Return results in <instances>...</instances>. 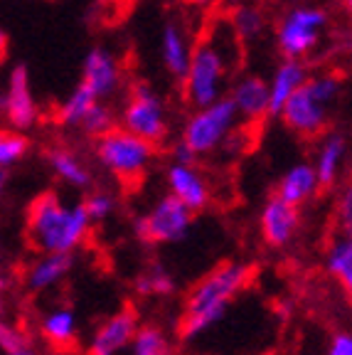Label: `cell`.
<instances>
[{
    "mask_svg": "<svg viewBox=\"0 0 352 355\" xmlns=\"http://www.w3.org/2000/svg\"><path fill=\"white\" fill-rule=\"evenodd\" d=\"M28 348V338H25V333L15 326V323H8L0 318V350L6 355L17 353V350H25Z\"/></svg>",
    "mask_w": 352,
    "mask_h": 355,
    "instance_id": "obj_33",
    "label": "cell"
},
{
    "mask_svg": "<svg viewBox=\"0 0 352 355\" xmlns=\"http://www.w3.org/2000/svg\"><path fill=\"white\" fill-rule=\"evenodd\" d=\"M333 222H335L337 237L352 239V180H347L337 195L335 207H333Z\"/></svg>",
    "mask_w": 352,
    "mask_h": 355,
    "instance_id": "obj_31",
    "label": "cell"
},
{
    "mask_svg": "<svg viewBox=\"0 0 352 355\" xmlns=\"http://www.w3.org/2000/svg\"><path fill=\"white\" fill-rule=\"evenodd\" d=\"M6 183H8V173L0 168V193H3V188H6Z\"/></svg>",
    "mask_w": 352,
    "mask_h": 355,
    "instance_id": "obj_40",
    "label": "cell"
},
{
    "mask_svg": "<svg viewBox=\"0 0 352 355\" xmlns=\"http://www.w3.org/2000/svg\"><path fill=\"white\" fill-rule=\"evenodd\" d=\"M308 79V69L301 60H283L274 69V77L269 82V114L279 116L283 104L296 94L298 89Z\"/></svg>",
    "mask_w": 352,
    "mask_h": 355,
    "instance_id": "obj_17",
    "label": "cell"
},
{
    "mask_svg": "<svg viewBox=\"0 0 352 355\" xmlns=\"http://www.w3.org/2000/svg\"><path fill=\"white\" fill-rule=\"evenodd\" d=\"M141 328L133 309H118L94 328L87 343V355H123L133 343V336Z\"/></svg>",
    "mask_w": 352,
    "mask_h": 355,
    "instance_id": "obj_9",
    "label": "cell"
},
{
    "mask_svg": "<svg viewBox=\"0 0 352 355\" xmlns=\"http://www.w3.org/2000/svg\"><path fill=\"white\" fill-rule=\"evenodd\" d=\"M82 205H84V210H87L89 220H91V225H96V222H104L114 215L116 198L111 193H106V190H91V193L82 200Z\"/></svg>",
    "mask_w": 352,
    "mask_h": 355,
    "instance_id": "obj_32",
    "label": "cell"
},
{
    "mask_svg": "<svg viewBox=\"0 0 352 355\" xmlns=\"http://www.w3.org/2000/svg\"><path fill=\"white\" fill-rule=\"evenodd\" d=\"M276 311H279V316H281V318H286V316H288V311H291V304H288V301H283V304L276 306Z\"/></svg>",
    "mask_w": 352,
    "mask_h": 355,
    "instance_id": "obj_36",
    "label": "cell"
},
{
    "mask_svg": "<svg viewBox=\"0 0 352 355\" xmlns=\"http://www.w3.org/2000/svg\"><path fill=\"white\" fill-rule=\"evenodd\" d=\"M42 338L52 343L55 348H69L79 336V321L77 313L67 306H57V309L47 311L39 323Z\"/></svg>",
    "mask_w": 352,
    "mask_h": 355,
    "instance_id": "obj_22",
    "label": "cell"
},
{
    "mask_svg": "<svg viewBox=\"0 0 352 355\" xmlns=\"http://www.w3.org/2000/svg\"><path fill=\"white\" fill-rule=\"evenodd\" d=\"M239 114V121L259 123L269 114V82L261 79L259 74H244L242 79L231 84L229 94H227Z\"/></svg>",
    "mask_w": 352,
    "mask_h": 355,
    "instance_id": "obj_15",
    "label": "cell"
},
{
    "mask_svg": "<svg viewBox=\"0 0 352 355\" xmlns=\"http://www.w3.org/2000/svg\"><path fill=\"white\" fill-rule=\"evenodd\" d=\"M0 316H3V286H0Z\"/></svg>",
    "mask_w": 352,
    "mask_h": 355,
    "instance_id": "obj_42",
    "label": "cell"
},
{
    "mask_svg": "<svg viewBox=\"0 0 352 355\" xmlns=\"http://www.w3.org/2000/svg\"><path fill=\"white\" fill-rule=\"evenodd\" d=\"M121 128L138 139H143L146 144L158 148L170 133V123H168V109L163 96L150 87L148 82L138 79L131 84L121 109Z\"/></svg>",
    "mask_w": 352,
    "mask_h": 355,
    "instance_id": "obj_5",
    "label": "cell"
},
{
    "mask_svg": "<svg viewBox=\"0 0 352 355\" xmlns=\"http://www.w3.org/2000/svg\"><path fill=\"white\" fill-rule=\"evenodd\" d=\"M82 202H64L57 193H42L28 207V234L42 254H74L91 232Z\"/></svg>",
    "mask_w": 352,
    "mask_h": 355,
    "instance_id": "obj_3",
    "label": "cell"
},
{
    "mask_svg": "<svg viewBox=\"0 0 352 355\" xmlns=\"http://www.w3.org/2000/svg\"><path fill=\"white\" fill-rule=\"evenodd\" d=\"M342 8H345V15L350 17V22H352V0H342Z\"/></svg>",
    "mask_w": 352,
    "mask_h": 355,
    "instance_id": "obj_39",
    "label": "cell"
},
{
    "mask_svg": "<svg viewBox=\"0 0 352 355\" xmlns=\"http://www.w3.org/2000/svg\"><path fill=\"white\" fill-rule=\"evenodd\" d=\"M331 15L323 8L298 6L281 17L276 28V44L286 60H301L318 47L320 35L328 25Z\"/></svg>",
    "mask_w": 352,
    "mask_h": 355,
    "instance_id": "obj_8",
    "label": "cell"
},
{
    "mask_svg": "<svg viewBox=\"0 0 352 355\" xmlns=\"http://www.w3.org/2000/svg\"><path fill=\"white\" fill-rule=\"evenodd\" d=\"M10 355H33V353H30V350L25 348V350H17V353H10Z\"/></svg>",
    "mask_w": 352,
    "mask_h": 355,
    "instance_id": "obj_41",
    "label": "cell"
},
{
    "mask_svg": "<svg viewBox=\"0 0 352 355\" xmlns=\"http://www.w3.org/2000/svg\"><path fill=\"white\" fill-rule=\"evenodd\" d=\"M168 195L182 202L187 210L197 215L212 202V188H209L204 173L197 171V166H182V163H170L166 168Z\"/></svg>",
    "mask_w": 352,
    "mask_h": 355,
    "instance_id": "obj_12",
    "label": "cell"
},
{
    "mask_svg": "<svg viewBox=\"0 0 352 355\" xmlns=\"http://www.w3.org/2000/svg\"><path fill=\"white\" fill-rule=\"evenodd\" d=\"M28 150H30L28 136H22V133H17V131L0 128V168H3V171L17 166V163L28 155Z\"/></svg>",
    "mask_w": 352,
    "mask_h": 355,
    "instance_id": "obj_29",
    "label": "cell"
},
{
    "mask_svg": "<svg viewBox=\"0 0 352 355\" xmlns=\"http://www.w3.org/2000/svg\"><path fill=\"white\" fill-rule=\"evenodd\" d=\"M6 50H8V35L0 30V57L6 55Z\"/></svg>",
    "mask_w": 352,
    "mask_h": 355,
    "instance_id": "obj_37",
    "label": "cell"
},
{
    "mask_svg": "<svg viewBox=\"0 0 352 355\" xmlns=\"http://www.w3.org/2000/svg\"><path fill=\"white\" fill-rule=\"evenodd\" d=\"M133 286H136V294L146 296V299H168V296L175 294L177 282L163 264H153L146 272L138 274Z\"/></svg>",
    "mask_w": 352,
    "mask_h": 355,
    "instance_id": "obj_25",
    "label": "cell"
},
{
    "mask_svg": "<svg viewBox=\"0 0 352 355\" xmlns=\"http://www.w3.org/2000/svg\"><path fill=\"white\" fill-rule=\"evenodd\" d=\"M347 155V141L342 133H328L323 136V141L318 144V150H315V161L310 163L318 175L320 188H333L337 183L342 171V163H345Z\"/></svg>",
    "mask_w": 352,
    "mask_h": 355,
    "instance_id": "obj_20",
    "label": "cell"
},
{
    "mask_svg": "<svg viewBox=\"0 0 352 355\" xmlns=\"http://www.w3.org/2000/svg\"><path fill=\"white\" fill-rule=\"evenodd\" d=\"M3 111H6V119L10 123L12 131L22 133L33 128L39 119L37 101L33 96V87H30V74L28 67L17 64L12 67L10 77H8L6 94H3Z\"/></svg>",
    "mask_w": 352,
    "mask_h": 355,
    "instance_id": "obj_10",
    "label": "cell"
},
{
    "mask_svg": "<svg viewBox=\"0 0 352 355\" xmlns=\"http://www.w3.org/2000/svg\"><path fill=\"white\" fill-rule=\"evenodd\" d=\"M118 123H116V114L114 109H111L106 101H96V104L91 106V111H89L87 116H84L82 121V131L87 133V136H94V139H99V136H104V133H109L111 128H116Z\"/></svg>",
    "mask_w": 352,
    "mask_h": 355,
    "instance_id": "obj_30",
    "label": "cell"
},
{
    "mask_svg": "<svg viewBox=\"0 0 352 355\" xmlns=\"http://www.w3.org/2000/svg\"><path fill=\"white\" fill-rule=\"evenodd\" d=\"M47 163H50L52 173L60 178L62 183L69 185V188L87 190L91 185V171H89L87 163L74 150L64 148V146H52L47 150Z\"/></svg>",
    "mask_w": 352,
    "mask_h": 355,
    "instance_id": "obj_21",
    "label": "cell"
},
{
    "mask_svg": "<svg viewBox=\"0 0 352 355\" xmlns=\"http://www.w3.org/2000/svg\"><path fill=\"white\" fill-rule=\"evenodd\" d=\"M128 355H175V345L168 331L158 323H141Z\"/></svg>",
    "mask_w": 352,
    "mask_h": 355,
    "instance_id": "obj_24",
    "label": "cell"
},
{
    "mask_svg": "<svg viewBox=\"0 0 352 355\" xmlns=\"http://www.w3.org/2000/svg\"><path fill=\"white\" fill-rule=\"evenodd\" d=\"M160 55H163V64L175 79L185 77L187 62L193 55V42L187 35L185 25L180 20H170L163 28V37H160Z\"/></svg>",
    "mask_w": 352,
    "mask_h": 355,
    "instance_id": "obj_19",
    "label": "cell"
},
{
    "mask_svg": "<svg viewBox=\"0 0 352 355\" xmlns=\"http://www.w3.org/2000/svg\"><path fill=\"white\" fill-rule=\"evenodd\" d=\"M96 101L99 99H96L84 84H77V87L72 89V94L67 96V99L62 101L60 109H57V121H60L62 126L79 128L84 121V116L91 111V106L96 104Z\"/></svg>",
    "mask_w": 352,
    "mask_h": 355,
    "instance_id": "obj_27",
    "label": "cell"
},
{
    "mask_svg": "<svg viewBox=\"0 0 352 355\" xmlns=\"http://www.w3.org/2000/svg\"><path fill=\"white\" fill-rule=\"evenodd\" d=\"M303 87L308 89V94L313 96L318 104L323 106H331L333 101L340 96V89H342V79L337 77L335 72H323V74H308L306 84Z\"/></svg>",
    "mask_w": 352,
    "mask_h": 355,
    "instance_id": "obj_28",
    "label": "cell"
},
{
    "mask_svg": "<svg viewBox=\"0 0 352 355\" xmlns=\"http://www.w3.org/2000/svg\"><path fill=\"white\" fill-rule=\"evenodd\" d=\"M121 82L123 72L114 52L106 50V47H94V50L87 52L82 64V82L79 84H84L96 99H109L111 94L118 92Z\"/></svg>",
    "mask_w": 352,
    "mask_h": 355,
    "instance_id": "obj_13",
    "label": "cell"
},
{
    "mask_svg": "<svg viewBox=\"0 0 352 355\" xmlns=\"http://www.w3.org/2000/svg\"><path fill=\"white\" fill-rule=\"evenodd\" d=\"M325 355H352V333L340 331L335 333L328 343V353Z\"/></svg>",
    "mask_w": 352,
    "mask_h": 355,
    "instance_id": "obj_34",
    "label": "cell"
},
{
    "mask_svg": "<svg viewBox=\"0 0 352 355\" xmlns=\"http://www.w3.org/2000/svg\"><path fill=\"white\" fill-rule=\"evenodd\" d=\"M254 269L244 261H222L190 286L182 304L180 338L197 340L227 316L229 306L249 286Z\"/></svg>",
    "mask_w": 352,
    "mask_h": 355,
    "instance_id": "obj_2",
    "label": "cell"
},
{
    "mask_svg": "<svg viewBox=\"0 0 352 355\" xmlns=\"http://www.w3.org/2000/svg\"><path fill=\"white\" fill-rule=\"evenodd\" d=\"M298 227H301V207H293L276 195H271L259 212L261 239L271 250H283L296 239Z\"/></svg>",
    "mask_w": 352,
    "mask_h": 355,
    "instance_id": "obj_11",
    "label": "cell"
},
{
    "mask_svg": "<svg viewBox=\"0 0 352 355\" xmlns=\"http://www.w3.org/2000/svg\"><path fill=\"white\" fill-rule=\"evenodd\" d=\"M229 25L237 35L239 42H249V40H259L266 30V12L256 6H239L229 10Z\"/></svg>",
    "mask_w": 352,
    "mask_h": 355,
    "instance_id": "obj_26",
    "label": "cell"
},
{
    "mask_svg": "<svg viewBox=\"0 0 352 355\" xmlns=\"http://www.w3.org/2000/svg\"><path fill=\"white\" fill-rule=\"evenodd\" d=\"M320 190L323 188H320L313 166L310 163H296V166H291L281 175V180L276 183L274 195L283 200V202H288V205L301 207L306 202H310Z\"/></svg>",
    "mask_w": 352,
    "mask_h": 355,
    "instance_id": "obj_16",
    "label": "cell"
},
{
    "mask_svg": "<svg viewBox=\"0 0 352 355\" xmlns=\"http://www.w3.org/2000/svg\"><path fill=\"white\" fill-rule=\"evenodd\" d=\"M279 119L291 128L293 133L303 136V139H315L325 131L328 126V106L318 104L313 96L308 94V89L301 87L291 99L283 104Z\"/></svg>",
    "mask_w": 352,
    "mask_h": 355,
    "instance_id": "obj_14",
    "label": "cell"
},
{
    "mask_svg": "<svg viewBox=\"0 0 352 355\" xmlns=\"http://www.w3.org/2000/svg\"><path fill=\"white\" fill-rule=\"evenodd\" d=\"M325 269L352 299V239L335 237L325 250Z\"/></svg>",
    "mask_w": 352,
    "mask_h": 355,
    "instance_id": "obj_23",
    "label": "cell"
},
{
    "mask_svg": "<svg viewBox=\"0 0 352 355\" xmlns=\"http://www.w3.org/2000/svg\"><path fill=\"white\" fill-rule=\"evenodd\" d=\"M237 126L239 114L229 96H225V99L204 106V109H195L187 116L180 133V144H185L197 158L200 155H209L225 146V141L234 133Z\"/></svg>",
    "mask_w": 352,
    "mask_h": 355,
    "instance_id": "obj_6",
    "label": "cell"
},
{
    "mask_svg": "<svg viewBox=\"0 0 352 355\" xmlns=\"http://www.w3.org/2000/svg\"><path fill=\"white\" fill-rule=\"evenodd\" d=\"M222 3H225V6L229 8V10H234V8H239V6H244V0H222Z\"/></svg>",
    "mask_w": 352,
    "mask_h": 355,
    "instance_id": "obj_38",
    "label": "cell"
},
{
    "mask_svg": "<svg viewBox=\"0 0 352 355\" xmlns=\"http://www.w3.org/2000/svg\"><path fill=\"white\" fill-rule=\"evenodd\" d=\"M94 155L99 163L123 183H138L148 173L155 158V146L146 144L133 133L123 131L121 126L111 128L109 133L99 136L94 144Z\"/></svg>",
    "mask_w": 352,
    "mask_h": 355,
    "instance_id": "obj_4",
    "label": "cell"
},
{
    "mask_svg": "<svg viewBox=\"0 0 352 355\" xmlns=\"http://www.w3.org/2000/svg\"><path fill=\"white\" fill-rule=\"evenodd\" d=\"M195 161H197V155H195L193 150L187 148L185 144H180V141H177V144L173 146V163H182V166H195Z\"/></svg>",
    "mask_w": 352,
    "mask_h": 355,
    "instance_id": "obj_35",
    "label": "cell"
},
{
    "mask_svg": "<svg viewBox=\"0 0 352 355\" xmlns=\"http://www.w3.org/2000/svg\"><path fill=\"white\" fill-rule=\"evenodd\" d=\"M239 40L231 30L229 20L220 17L212 22V33H204L193 44V55L187 62L182 82L185 104L195 109L225 99L227 77L239 64Z\"/></svg>",
    "mask_w": 352,
    "mask_h": 355,
    "instance_id": "obj_1",
    "label": "cell"
},
{
    "mask_svg": "<svg viewBox=\"0 0 352 355\" xmlns=\"http://www.w3.org/2000/svg\"><path fill=\"white\" fill-rule=\"evenodd\" d=\"M72 254H39L25 272V284L35 294H44L50 288L60 286L72 272Z\"/></svg>",
    "mask_w": 352,
    "mask_h": 355,
    "instance_id": "obj_18",
    "label": "cell"
},
{
    "mask_svg": "<svg viewBox=\"0 0 352 355\" xmlns=\"http://www.w3.org/2000/svg\"><path fill=\"white\" fill-rule=\"evenodd\" d=\"M195 215L173 195L155 200L148 212L133 220V232L146 244H175L187 237Z\"/></svg>",
    "mask_w": 352,
    "mask_h": 355,
    "instance_id": "obj_7",
    "label": "cell"
}]
</instances>
